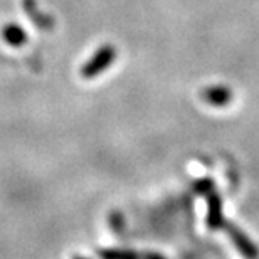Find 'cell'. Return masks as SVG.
I'll return each mask as SVG.
<instances>
[{"label":"cell","instance_id":"1","mask_svg":"<svg viewBox=\"0 0 259 259\" xmlns=\"http://www.w3.org/2000/svg\"><path fill=\"white\" fill-rule=\"evenodd\" d=\"M222 229H226L231 242L236 246V249L239 251L246 259H257L259 257V247L251 241V237L247 236L246 232H242L236 224L226 222Z\"/></svg>","mask_w":259,"mask_h":259},{"label":"cell","instance_id":"2","mask_svg":"<svg viewBox=\"0 0 259 259\" xmlns=\"http://www.w3.org/2000/svg\"><path fill=\"white\" fill-rule=\"evenodd\" d=\"M116 59V49L113 46H103L98 53L93 56V59L84 66L82 74L86 77H93L96 74H101L106 67H110L113 64V61Z\"/></svg>","mask_w":259,"mask_h":259},{"label":"cell","instance_id":"3","mask_svg":"<svg viewBox=\"0 0 259 259\" xmlns=\"http://www.w3.org/2000/svg\"><path fill=\"white\" fill-rule=\"evenodd\" d=\"M200 100L214 108H226L234 100V95L226 84H212L200 91Z\"/></svg>","mask_w":259,"mask_h":259},{"label":"cell","instance_id":"4","mask_svg":"<svg viewBox=\"0 0 259 259\" xmlns=\"http://www.w3.org/2000/svg\"><path fill=\"white\" fill-rule=\"evenodd\" d=\"M205 200H207V217H205L207 227L212 231L222 229L226 224V219H224V209H222L221 195L212 192L210 195L205 197Z\"/></svg>","mask_w":259,"mask_h":259},{"label":"cell","instance_id":"5","mask_svg":"<svg viewBox=\"0 0 259 259\" xmlns=\"http://www.w3.org/2000/svg\"><path fill=\"white\" fill-rule=\"evenodd\" d=\"M214 190H215V182L209 177L197 180V182L194 184V192L197 195L207 197V195H210L212 192H214Z\"/></svg>","mask_w":259,"mask_h":259},{"label":"cell","instance_id":"6","mask_svg":"<svg viewBox=\"0 0 259 259\" xmlns=\"http://www.w3.org/2000/svg\"><path fill=\"white\" fill-rule=\"evenodd\" d=\"M103 259H142L138 252L133 251H103Z\"/></svg>","mask_w":259,"mask_h":259},{"label":"cell","instance_id":"7","mask_svg":"<svg viewBox=\"0 0 259 259\" xmlns=\"http://www.w3.org/2000/svg\"><path fill=\"white\" fill-rule=\"evenodd\" d=\"M111 222H113V226H115V229L120 231V229H123V226H125V217H123L120 212H115L111 217Z\"/></svg>","mask_w":259,"mask_h":259},{"label":"cell","instance_id":"8","mask_svg":"<svg viewBox=\"0 0 259 259\" xmlns=\"http://www.w3.org/2000/svg\"><path fill=\"white\" fill-rule=\"evenodd\" d=\"M142 259H165L162 254H158V252H147Z\"/></svg>","mask_w":259,"mask_h":259},{"label":"cell","instance_id":"9","mask_svg":"<svg viewBox=\"0 0 259 259\" xmlns=\"http://www.w3.org/2000/svg\"><path fill=\"white\" fill-rule=\"evenodd\" d=\"M77 259H82V257H77Z\"/></svg>","mask_w":259,"mask_h":259}]
</instances>
